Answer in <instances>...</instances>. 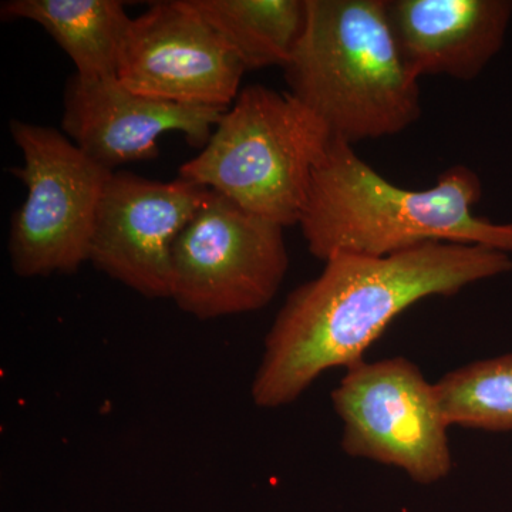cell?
I'll use <instances>...</instances> for the list:
<instances>
[{"mask_svg": "<svg viewBox=\"0 0 512 512\" xmlns=\"http://www.w3.org/2000/svg\"><path fill=\"white\" fill-rule=\"evenodd\" d=\"M284 229L210 190L175 241L170 298L201 320L265 308L289 268Z\"/></svg>", "mask_w": 512, "mask_h": 512, "instance_id": "cell-6", "label": "cell"}, {"mask_svg": "<svg viewBox=\"0 0 512 512\" xmlns=\"http://www.w3.org/2000/svg\"><path fill=\"white\" fill-rule=\"evenodd\" d=\"M333 134L291 93L262 84L239 92L197 157L178 177L286 228L299 224L315 168Z\"/></svg>", "mask_w": 512, "mask_h": 512, "instance_id": "cell-4", "label": "cell"}, {"mask_svg": "<svg viewBox=\"0 0 512 512\" xmlns=\"http://www.w3.org/2000/svg\"><path fill=\"white\" fill-rule=\"evenodd\" d=\"M434 387L450 427L512 430V353L453 370Z\"/></svg>", "mask_w": 512, "mask_h": 512, "instance_id": "cell-14", "label": "cell"}, {"mask_svg": "<svg viewBox=\"0 0 512 512\" xmlns=\"http://www.w3.org/2000/svg\"><path fill=\"white\" fill-rule=\"evenodd\" d=\"M245 70L281 66L301 39L306 0H191Z\"/></svg>", "mask_w": 512, "mask_h": 512, "instance_id": "cell-13", "label": "cell"}, {"mask_svg": "<svg viewBox=\"0 0 512 512\" xmlns=\"http://www.w3.org/2000/svg\"><path fill=\"white\" fill-rule=\"evenodd\" d=\"M400 52L417 77L474 80L500 53L510 0H387Z\"/></svg>", "mask_w": 512, "mask_h": 512, "instance_id": "cell-11", "label": "cell"}, {"mask_svg": "<svg viewBox=\"0 0 512 512\" xmlns=\"http://www.w3.org/2000/svg\"><path fill=\"white\" fill-rule=\"evenodd\" d=\"M483 197L467 165L447 168L427 190L387 181L352 144L333 137L315 168L299 227L320 261L339 254L389 256L430 242L480 245L512 254V222L474 215Z\"/></svg>", "mask_w": 512, "mask_h": 512, "instance_id": "cell-2", "label": "cell"}, {"mask_svg": "<svg viewBox=\"0 0 512 512\" xmlns=\"http://www.w3.org/2000/svg\"><path fill=\"white\" fill-rule=\"evenodd\" d=\"M23 154L13 174L26 185L13 214L10 264L22 278L73 274L89 262L97 210L113 171L94 163L56 128L10 121Z\"/></svg>", "mask_w": 512, "mask_h": 512, "instance_id": "cell-5", "label": "cell"}, {"mask_svg": "<svg viewBox=\"0 0 512 512\" xmlns=\"http://www.w3.org/2000/svg\"><path fill=\"white\" fill-rule=\"evenodd\" d=\"M245 72L191 0H167L131 20L117 79L150 99L229 109Z\"/></svg>", "mask_w": 512, "mask_h": 512, "instance_id": "cell-8", "label": "cell"}, {"mask_svg": "<svg viewBox=\"0 0 512 512\" xmlns=\"http://www.w3.org/2000/svg\"><path fill=\"white\" fill-rule=\"evenodd\" d=\"M3 19H25L42 26L86 79L117 77L128 28L119 0H9Z\"/></svg>", "mask_w": 512, "mask_h": 512, "instance_id": "cell-12", "label": "cell"}, {"mask_svg": "<svg viewBox=\"0 0 512 512\" xmlns=\"http://www.w3.org/2000/svg\"><path fill=\"white\" fill-rule=\"evenodd\" d=\"M510 271V254L457 242L389 256H332L320 275L289 293L276 315L252 380L255 406H288L328 370L365 362L367 349L414 303L453 296Z\"/></svg>", "mask_w": 512, "mask_h": 512, "instance_id": "cell-1", "label": "cell"}, {"mask_svg": "<svg viewBox=\"0 0 512 512\" xmlns=\"http://www.w3.org/2000/svg\"><path fill=\"white\" fill-rule=\"evenodd\" d=\"M62 128L94 163L116 170L158 156L163 134L183 133L205 147L227 109L185 106L140 96L117 77H70L64 90Z\"/></svg>", "mask_w": 512, "mask_h": 512, "instance_id": "cell-10", "label": "cell"}, {"mask_svg": "<svg viewBox=\"0 0 512 512\" xmlns=\"http://www.w3.org/2000/svg\"><path fill=\"white\" fill-rule=\"evenodd\" d=\"M343 423L342 448L434 484L453 468L446 417L436 387L406 357L362 362L332 392Z\"/></svg>", "mask_w": 512, "mask_h": 512, "instance_id": "cell-7", "label": "cell"}, {"mask_svg": "<svg viewBox=\"0 0 512 512\" xmlns=\"http://www.w3.org/2000/svg\"><path fill=\"white\" fill-rule=\"evenodd\" d=\"M284 72L289 93L352 146L396 136L421 117L419 77L397 45L387 0H306Z\"/></svg>", "mask_w": 512, "mask_h": 512, "instance_id": "cell-3", "label": "cell"}, {"mask_svg": "<svg viewBox=\"0 0 512 512\" xmlns=\"http://www.w3.org/2000/svg\"><path fill=\"white\" fill-rule=\"evenodd\" d=\"M208 194L181 177L160 183L114 171L97 210L89 262L146 298H170L175 241Z\"/></svg>", "mask_w": 512, "mask_h": 512, "instance_id": "cell-9", "label": "cell"}]
</instances>
